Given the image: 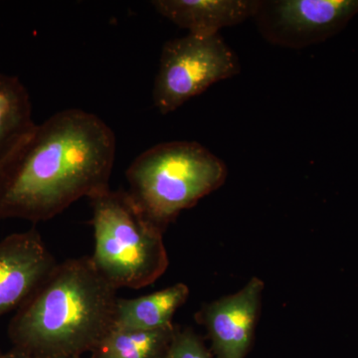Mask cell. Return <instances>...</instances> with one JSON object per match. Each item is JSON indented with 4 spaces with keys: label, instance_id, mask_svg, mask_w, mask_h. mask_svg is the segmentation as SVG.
Wrapping results in <instances>:
<instances>
[{
    "label": "cell",
    "instance_id": "6da1fadb",
    "mask_svg": "<svg viewBox=\"0 0 358 358\" xmlns=\"http://www.w3.org/2000/svg\"><path fill=\"white\" fill-rule=\"evenodd\" d=\"M115 150L112 129L83 110L36 124L0 169V220L47 221L110 189Z\"/></svg>",
    "mask_w": 358,
    "mask_h": 358
},
{
    "label": "cell",
    "instance_id": "7a4b0ae2",
    "mask_svg": "<svg viewBox=\"0 0 358 358\" xmlns=\"http://www.w3.org/2000/svg\"><path fill=\"white\" fill-rule=\"evenodd\" d=\"M117 289L91 257L58 264L11 320L14 348L35 358L93 352L115 324Z\"/></svg>",
    "mask_w": 358,
    "mask_h": 358
},
{
    "label": "cell",
    "instance_id": "3957f363",
    "mask_svg": "<svg viewBox=\"0 0 358 358\" xmlns=\"http://www.w3.org/2000/svg\"><path fill=\"white\" fill-rule=\"evenodd\" d=\"M128 193L141 213L166 232L181 211L225 183V162L196 141H173L148 148L126 173Z\"/></svg>",
    "mask_w": 358,
    "mask_h": 358
},
{
    "label": "cell",
    "instance_id": "277c9868",
    "mask_svg": "<svg viewBox=\"0 0 358 358\" xmlns=\"http://www.w3.org/2000/svg\"><path fill=\"white\" fill-rule=\"evenodd\" d=\"M98 272L115 289L150 286L166 272L164 233L150 222L128 192L108 189L90 199Z\"/></svg>",
    "mask_w": 358,
    "mask_h": 358
},
{
    "label": "cell",
    "instance_id": "5b68a950",
    "mask_svg": "<svg viewBox=\"0 0 358 358\" xmlns=\"http://www.w3.org/2000/svg\"><path fill=\"white\" fill-rule=\"evenodd\" d=\"M240 71L239 59L219 33L169 40L162 48L155 77V108L162 115L171 114L212 85L237 76Z\"/></svg>",
    "mask_w": 358,
    "mask_h": 358
},
{
    "label": "cell",
    "instance_id": "8992f818",
    "mask_svg": "<svg viewBox=\"0 0 358 358\" xmlns=\"http://www.w3.org/2000/svg\"><path fill=\"white\" fill-rule=\"evenodd\" d=\"M358 14V0H260L253 20L268 43L301 49L343 31Z\"/></svg>",
    "mask_w": 358,
    "mask_h": 358
},
{
    "label": "cell",
    "instance_id": "52a82bcc",
    "mask_svg": "<svg viewBox=\"0 0 358 358\" xmlns=\"http://www.w3.org/2000/svg\"><path fill=\"white\" fill-rule=\"evenodd\" d=\"M264 291L253 277L237 293L206 303L195 320L206 327L212 352L217 358H245L251 348Z\"/></svg>",
    "mask_w": 358,
    "mask_h": 358
},
{
    "label": "cell",
    "instance_id": "ba28073f",
    "mask_svg": "<svg viewBox=\"0 0 358 358\" xmlns=\"http://www.w3.org/2000/svg\"><path fill=\"white\" fill-rule=\"evenodd\" d=\"M58 263L36 230L0 241V315L21 307Z\"/></svg>",
    "mask_w": 358,
    "mask_h": 358
},
{
    "label": "cell",
    "instance_id": "9c48e42d",
    "mask_svg": "<svg viewBox=\"0 0 358 358\" xmlns=\"http://www.w3.org/2000/svg\"><path fill=\"white\" fill-rule=\"evenodd\" d=\"M260 0H155V10L196 36L218 34L222 28L253 18Z\"/></svg>",
    "mask_w": 358,
    "mask_h": 358
},
{
    "label": "cell",
    "instance_id": "30bf717a",
    "mask_svg": "<svg viewBox=\"0 0 358 358\" xmlns=\"http://www.w3.org/2000/svg\"><path fill=\"white\" fill-rule=\"evenodd\" d=\"M188 296V287L178 282L140 298H117L114 327L140 331L173 327L174 313L185 305Z\"/></svg>",
    "mask_w": 358,
    "mask_h": 358
},
{
    "label": "cell",
    "instance_id": "8fae6325",
    "mask_svg": "<svg viewBox=\"0 0 358 358\" xmlns=\"http://www.w3.org/2000/svg\"><path fill=\"white\" fill-rule=\"evenodd\" d=\"M35 126L24 85L16 76L0 74V169Z\"/></svg>",
    "mask_w": 358,
    "mask_h": 358
},
{
    "label": "cell",
    "instance_id": "7c38bea8",
    "mask_svg": "<svg viewBox=\"0 0 358 358\" xmlns=\"http://www.w3.org/2000/svg\"><path fill=\"white\" fill-rule=\"evenodd\" d=\"M174 331V324L155 331L113 327L94 348L92 358H162Z\"/></svg>",
    "mask_w": 358,
    "mask_h": 358
},
{
    "label": "cell",
    "instance_id": "4fadbf2b",
    "mask_svg": "<svg viewBox=\"0 0 358 358\" xmlns=\"http://www.w3.org/2000/svg\"><path fill=\"white\" fill-rule=\"evenodd\" d=\"M162 358H213L203 341L190 327L176 326L173 339Z\"/></svg>",
    "mask_w": 358,
    "mask_h": 358
},
{
    "label": "cell",
    "instance_id": "5bb4252c",
    "mask_svg": "<svg viewBox=\"0 0 358 358\" xmlns=\"http://www.w3.org/2000/svg\"><path fill=\"white\" fill-rule=\"evenodd\" d=\"M2 358H35L31 355H28L22 350H18V348H13L10 352L3 353Z\"/></svg>",
    "mask_w": 358,
    "mask_h": 358
},
{
    "label": "cell",
    "instance_id": "9a60e30c",
    "mask_svg": "<svg viewBox=\"0 0 358 358\" xmlns=\"http://www.w3.org/2000/svg\"><path fill=\"white\" fill-rule=\"evenodd\" d=\"M43 358H80V357H72V355H57V357H49Z\"/></svg>",
    "mask_w": 358,
    "mask_h": 358
},
{
    "label": "cell",
    "instance_id": "2e32d148",
    "mask_svg": "<svg viewBox=\"0 0 358 358\" xmlns=\"http://www.w3.org/2000/svg\"><path fill=\"white\" fill-rule=\"evenodd\" d=\"M2 355H3V353L0 352V358H2Z\"/></svg>",
    "mask_w": 358,
    "mask_h": 358
}]
</instances>
